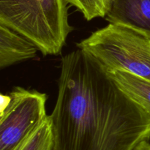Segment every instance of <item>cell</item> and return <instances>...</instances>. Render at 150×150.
Listing matches in <instances>:
<instances>
[{"label": "cell", "instance_id": "6", "mask_svg": "<svg viewBox=\"0 0 150 150\" xmlns=\"http://www.w3.org/2000/svg\"><path fill=\"white\" fill-rule=\"evenodd\" d=\"M38 50L30 40L0 23V68L34 58Z\"/></svg>", "mask_w": 150, "mask_h": 150}, {"label": "cell", "instance_id": "4", "mask_svg": "<svg viewBox=\"0 0 150 150\" xmlns=\"http://www.w3.org/2000/svg\"><path fill=\"white\" fill-rule=\"evenodd\" d=\"M5 99L1 110L0 150H16L47 117V95L18 86Z\"/></svg>", "mask_w": 150, "mask_h": 150}, {"label": "cell", "instance_id": "3", "mask_svg": "<svg viewBox=\"0 0 150 150\" xmlns=\"http://www.w3.org/2000/svg\"><path fill=\"white\" fill-rule=\"evenodd\" d=\"M108 73L124 71L150 81V40L109 23L77 44Z\"/></svg>", "mask_w": 150, "mask_h": 150}, {"label": "cell", "instance_id": "5", "mask_svg": "<svg viewBox=\"0 0 150 150\" xmlns=\"http://www.w3.org/2000/svg\"><path fill=\"white\" fill-rule=\"evenodd\" d=\"M105 18L150 40V0H112Z\"/></svg>", "mask_w": 150, "mask_h": 150}, {"label": "cell", "instance_id": "1", "mask_svg": "<svg viewBox=\"0 0 150 150\" xmlns=\"http://www.w3.org/2000/svg\"><path fill=\"white\" fill-rule=\"evenodd\" d=\"M53 150H136L150 140V115L81 48L62 58L49 116Z\"/></svg>", "mask_w": 150, "mask_h": 150}, {"label": "cell", "instance_id": "7", "mask_svg": "<svg viewBox=\"0 0 150 150\" xmlns=\"http://www.w3.org/2000/svg\"><path fill=\"white\" fill-rule=\"evenodd\" d=\"M109 73L119 87L150 115V81L124 71Z\"/></svg>", "mask_w": 150, "mask_h": 150}, {"label": "cell", "instance_id": "8", "mask_svg": "<svg viewBox=\"0 0 150 150\" xmlns=\"http://www.w3.org/2000/svg\"><path fill=\"white\" fill-rule=\"evenodd\" d=\"M16 150H53V135L49 116H47Z\"/></svg>", "mask_w": 150, "mask_h": 150}, {"label": "cell", "instance_id": "2", "mask_svg": "<svg viewBox=\"0 0 150 150\" xmlns=\"http://www.w3.org/2000/svg\"><path fill=\"white\" fill-rule=\"evenodd\" d=\"M66 0H0V23L35 44L44 55L61 52L73 30Z\"/></svg>", "mask_w": 150, "mask_h": 150}, {"label": "cell", "instance_id": "10", "mask_svg": "<svg viewBox=\"0 0 150 150\" xmlns=\"http://www.w3.org/2000/svg\"><path fill=\"white\" fill-rule=\"evenodd\" d=\"M136 150H150V142H147L142 144Z\"/></svg>", "mask_w": 150, "mask_h": 150}, {"label": "cell", "instance_id": "9", "mask_svg": "<svg viewBox=\"0 0 150 150\" xmlns=\"http://www.w3.org/2000/svg\"><path fill=\"white\" fill-rule=\"evenodd\" d=\"M67 4L76 7L85 19L91 21L96 18H105L112 0H66Z\"/></svg>", "mask_w": 150, "mask_h": 150}]
</instances>
